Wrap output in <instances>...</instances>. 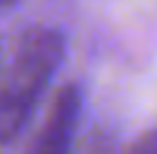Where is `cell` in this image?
Instances as JSON below:
<instances>
[{"instance_id": "1", "label": "cell", "mask_w": 157, "mask_h": 154, "mask_svg": "<svg viewBox=\"0 0 157 154\" xmlns=\"http://www.w3.org/2000/svg\"><path fill=\"white\" fill-rule=\"evenodd\" d=\"M63 60V37L58 30H30L15 48V58L0 73V142L30 121L48 79Z\"/></svg>"}, {"instance_id": "3", "label": "cell", "mask_w": 157, "mask_h": 154, "mask_svg": "<svg viewBox=\"0 0 157 154\" xmlns=\"http://www.w3.org/2000/svg\"><path fill=\"white\" fill-rule=\"evenodd\" d=\"M127 154H157V127H154V130H148V133H142L136 142L130 145V151H127Z\"/></svg>"}, {"instance_id": "2", "label": "cell", "mask_w": 157, "mask_h": 154, "mask_svg": "<svg viewBox=\"0 0 157 154\" xmlns=\"http://www.w3.org/2000/svg\"><path fill=\"white\" fill-rule=\"evenodd\" d=\"M78 106H82V97H78L76 85L60 88L45 112V121L30 145V154H70L78 121Z\"/></svg>"}, {"instance_id": "4", "label": "cell", "mask_w": 157, "mask_h": 154, "mask_svg": "<svg viewBox=\"0 0 157 154\" xmlns=\"http://www.w3.org/2000/svg\"><path fill=\"white\" fill-rule=\"evenodd\" d=\"M12 3H18V0H0V9H6V6H12Z\"/></svg>"}]
</instances>
